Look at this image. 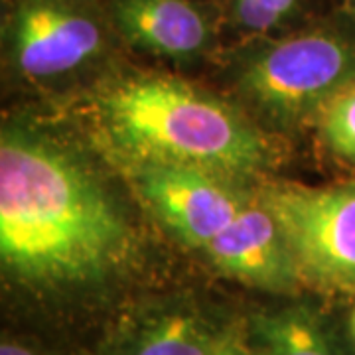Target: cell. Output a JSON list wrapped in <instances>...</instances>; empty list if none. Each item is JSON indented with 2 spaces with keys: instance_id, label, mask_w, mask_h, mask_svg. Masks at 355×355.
Segmentation results:
<instances>
[{
  "instance_id": "6da1fadb",
  "label": "cell",
  "mask_w": 355,
  "mask_h": 355,
  "mask_svg": "<svg viewBox=\"0 0 355 355\" xmlns=\"http://www.w3.org/2000/svg\"><path fill=\"white\" fill-rule=\"evenodd\" d=\"M139 239L101 172L69 142L10 121L0 137L2 279L38 302L101 296L135 266Z\"/></svg>"
},
{
  "instance_id": "5bb4252c",
  "label": "cell",
  "mask_w": 355,
  "mask_h": 355,
  "mask_svg": "<svg viewBox=\"0 0 355 355\" xmlns=\"http://www.w3.org/2000/svg\"><path fill=\"white\" fill-rule=\"evenodd\" d=\"M217 355H259V352L254 349V345L251 343L247 334L243 336L241 331H237Z\"/></svg>"
},
{
  "instance_id": "8992f818",
  "label": "cell",
  "mask_w": 355,
  "mask_h": 355,
  "mask_svg": "<svg viewBox=\"0 0 355 355\" xmlns=\"http://www.w3.org/2000/svg\"><path fill=\"white\" fill-rule=\"evenodd\" d=\"M144 205L188 247L203 251L243 207L253 191L243 180L219 172L174 164H127Z\"/></svg>"
},
{
  "instance_id": "2e32d148",
  "label": "cell",
  "mask_w": 355,
  "mask_h": 355,
  "mask_svg": "<svg viewBox=\"0 0 355 355\" xmlns=\"http://www.w3.org/2000/svg\"><path fill=\"white\" fill-rule=\"evenodd\" d=\"M349 331H352V340L355 343V308L354 312H352V318H349Z\"/></svg>"
},
{
  "instance_id": "ba28073f",
  "label": "cell",
  "mask_w": 355,
  "mask_h": 355,
  "mask_svg": "<svg viewBox=\"0 0 355 355\" xmlns=\"http://www.w3.org/2000/svg\"><path fill=\"white\" fill-rule=\"evenodd\" d=\"M107 8L119 40L158 60L191 64L216 46V22L198 0H107Z\"/></svg>"
},
{
  "instance_id": "3957f363",
  "label": "cell",
  "mask_w": 355,
  "mask_h": 355,
  "mask_svg": "<svg viewBox=\"0 0 355 355\" xmlns=\"http://www.w3.org/2000/svg\"><path fill=\"white\" fill-rule=\"evenodd\" d=\"M231 79L243 101L279 128L314 123L355 79V18L345 10L237 50Z\"/></svg>"
},
{
  "instance_id": "5b68a950",
  "label": "cell",
  "mask_w": 355,
  "mask_h": 355,
  "mask_svg": "<svg viewBox=\"0 0 355 355\" xmlns=\"http://www.w3.org/2000/svg\"><path fill=\"white\" fill-rule=\"evenodd\" d=\"M257 193L277 217L302 284L355 292V182L326 188L272 184Z\"/></svg>"
},
{
  "instance_id": "7a4b0ae2",
  "label": "cell",
  "mask_w": 355,
  "mask_h": 355,
  "mask_svg": "<svg viewBox=\"0 0 355 355\" xmlns=\"http://www.w3.org/2000/svg\"><path fill=\"white\" fill-rule=\"evenodd\" d=\"M103 85L89 116L125 164L191 166L237 180L270 164V144L239 109L180 77L128 73Z\"/></svg>"
},
{
  "instance_id": "4fadbf2b",
  "label": "cell",
  "mask_w": 355,
  "mask_h": 355,
  "mask_svg": "<svg viewBox=\"0 0 355 355\" xmlns=\"http://www.w3.org/2000/svg\"><path fill=\"white\" fill-rule=\"evenodd\" d=\"M0 355H62L44 343L34 342L24 336L4 334L0 342Z\"/></svg>"
},
{
  "instance_id": "277c9868",
  "label": "cell",
  "mask_w": 355,
  "mask_h": 355,
  "mask_svg": "<svg viewBox=\"0 0 355 355\" xmlns=\"http://www.w3.org/2000/svg\"><path fill=\"white\" fill-rule=\"evenodd\" d=\"M116 40L101 0L4 2V69L22 85L53 87L87 76L111 58Z\"/></svg>"
},
{
  "instance_id": "7c38bea8",
  "label": "cell",
  "mask_w": 355,
  "mask_h": 355,
  "mask_svg": "<svg viewBox=\"0 0 355 355\" xmlns=\"http://www.w3.org/2000/svg\"><path fill=\"white\" fill-rule=\"evenodd\" d=\"M314 125L326 153L355 168V79L322 109Z\"/></svg>"
},
{
  "instance_id": "52a82bcc",
  "label": "cell",
  "mask_w": 355,
  "mask_h": 355,
  "mask_svg": "<svg viewBox=\"0 0 355 355\" xmlns=\"http://www.w3.org/2000/svg\"><path fill=\"white\" fill-rule=\"evenodd\" d=\"M203 253L223 277L275 294H292L302 284L286 237L259 193Z\"/></svg>"
},
{
  "instance_id": "9a60e30c",
  "label": "cell",
  "mask_w": 355,
  "mask_h": 355,
  "mask_svg": "<svg viewBox=\"0 0 355 355\" xmlns=\"http://www.w3.org/2000/svg\"><path fill=\"white\" fill-rule=\"evenodd\" d=\"M343 10L355 18V0H343Z\"/></svg>"
},
{
  "instance_id": "30bf717a",
  "label": "cell",
  "mask_w": 355,
  "mask_h": 355,
  "mask_svg": "<svg viewBox=\"0 0 355 355\" xmlns=\"http://www.w3.org/2000/svg\"><path fill=\"white\" fill-rule=\"evenodd\" d=\"M247 336L259 355H355L330 320L310 304L261 312Z\"/></svg>"
},
{
  "instance_id": "8fae6325",
  "label": "cell",
  "mask_w": 355,
  "mask_h": 355,
  "mask_svg": "<svg viewBox=\"0 0 355 355\" xmlns=\"http://www.w3.org/2000/svg\"><path fill=\"white\" fill-rule=\"evenodd\" d=\"M304 8V0H223L227 24L249 40L275 36L294 22Z\"/></svg>"
},
{
  "instance_id": "9c48e42d",
  "label": "cell",
  "mask_w": 355,
  "mask_h": 355,
  "mask_svg": "<svg viewBox=\"0 0 355 355\" xmlns=\"http://www.w3.org/2000/svg\"><path fill=\"white\" fill-rule=\"evenodd\" d=\"M237 331L193 302H162L130 318L109 355H217Z\"/></svg>"
}]
</instances>
